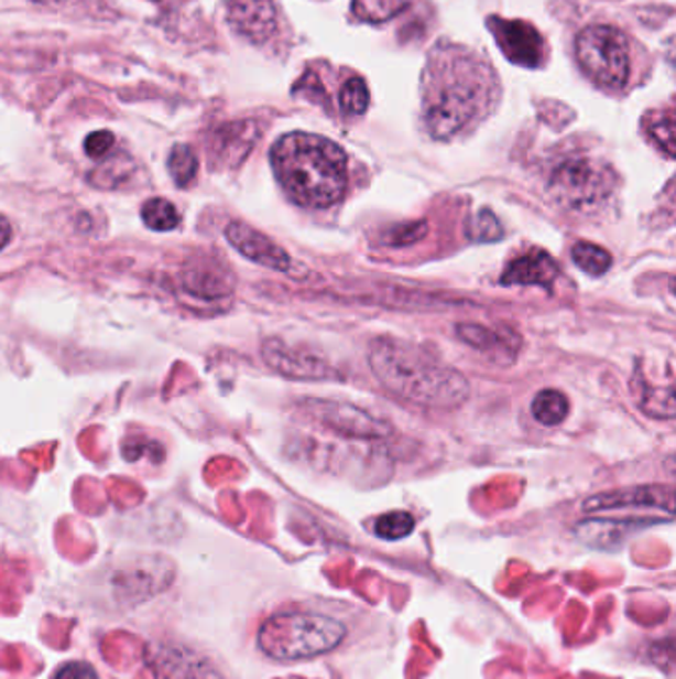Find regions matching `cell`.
<instances>
[{
	"label": "cell",
	"mask_w": 676,
	"mask_h": 679,
	"mask_svg": "<svg viewBox=\"0 0 676 679\" xmlns=\"http://www.w3.org/2000/svg\"><path fill=\"white\" fill-rule=\"evenodd\" d=\"M368 360L379 384L399 400L450 410L470 396V384L460 371L408 340L391 336L373 340Z\"/></svg>",
	"instance_id": "1"
},
{
	"label": "cell",
	"mask_w": 676,
	"mask_h": 679,
	"mask_svg": "<svg viewBox=\"0 0 676 679\" xmlns=\"http://www.w3.org/2000/svg\"><path fill=\"white\" fill-rule=\"evenodd\" d=\"M270 161L282 190L299 207L328 209L348 187V158L328 138L294 131L274 143Z\"/></svg>",
	"instance_id": "2"
},
{
	"label": "cell",
	"mask_w": 676,
	"mask_h": 679,
	"mask_svg": "<svg viewBox=\"0 0 676 679\" xmlns=\"http://www.w3.org/2000/svg\"><path fill=\"white\" fill-rule=\"evenodd\" d=\"M348 634L339 619L304 610H286L270 616L259 632V648L276 661H299L329 654Z\"/></svg>",
	"instance_id": "3"
},
{
	"label": "cell",
	"mask_w": 676,
	"mask_h": 679,
	"mask_svg": "<svg viewBox=\"0 0 676 679\" xmlns=\"http://www.w3.org/2000/svg\"><path fill=\"white\" fill-rule=\"evenodd\" d=\"M455 72L457 80L450 76L427 96L425 123L435 140H448L465 130L487 101V86L477 71L470 72V76L460 68H455Z\"/></svg>",
	"instance_id": "4"
},
{
	"label": "cell",
	"mask_w": 676,
	"mask_h": 679,
	"mask_svg": "<svg viewBox=\"0 0 676 679\" xmlns=\"http://www.w3.org/2000/svg\"><path fill=\"white\" fill-rule=\"evenodd\" d=\"M549 197L571 213H591L613 193V171L589 158L564 161L549 180Z\"/></svg>",
	"instance_id": "5"
},
{
	"label": "cell",
	"mask_w": 676,
	"mask_h": 679,
	"mask_svg": "<svg viewBox=\"0 0 676 679\" xmlns=\"http://www.w3.org/2000/svg\"><path fill=\"white\" fill-rule=\"evenodd\" d=\"M577 58L591 80L619 90L629 78L626 39L613 26H589L577 36Z\"/></svg>",
	"instance_id": "6"
},
{
	"label": "cell",
	"mask_w": 676,
	"mask_h": 679,
	"mask_svg": "<svg viewBox=\"0 0 676 679\" xmlns=\"http://www.w3.org/2000/svg\"><path fill=\"white\" fill-rule=\"evenodd\" d=\"M262 356L272 370L290 380H341V374L328 360L316 356L314 352L288 346L279 338H270L262 344Z\"/></svg>",
	"instance_id": "7"
},
{
	"label": "cell",
	"mask_w": 676,
	"mask_h": 679,
	"mask_svg": "<svg viewBox=\"0 0 676 679\" xmlns=\"http://www.w3.org/2000/svg\"><path fill=\"white\" fill-rule=\"evenodd\" d=\"M306 408H308L309 416H314L326 428L338 431L339 435H346V438L375 440V438H385L391 431L388 423H383L368 411L346 403V401L308 400Z\"/></svg>",
	"instance_id": "8"
},
{
	"label": "cell",
	"mask_w": 676,
	"mask_h": 679,
	"mask_svg": "<svg viewBox=\"0 0 676 679\" xmlns=\"http://www.w3.org/2000/svg\"><path fill=\"white\" fill-rule=\"evenodd\" d=\"M155 679H227L205 656L183 644H160L150 651Z\"/></svg>",
	"instance_id": "9"
},
{
	"label": "cell",
	"mask_w": 676,
	"mask_h": 679,
	"mask_svg": "<svg viewBox=\"0 0 676 679\" xmlns=\"http://www.w3.org/2000/svg\"><path fill=\"white\" fill-rule=\"evenodd\" d=\"M490 29L508 61L534 68L546 58V44L539 32L524 21L490 19Z\"/></svg>",
	"instance_id": "10"
},
{
	"label": "cell",
	"mask_w": 676,
	"mask_h": 679,
	"mask_svg": "<svg viewBox=\"0 0 676 679\" xmlns=\"http://www.w3.org/2000/svg\"><path fill=\"white\" fill-rule=\"evenodd\" d=\"M225 237L242 257L252 262L279 272H294V260L290 259L288 252L247 223L232 220L225 229Z\"/></svg>",
	"instance_id": "11"
},
{
	"label": "cell",
	"mask_w": 676,
	"mask_h": 679,
	"mask_svg": "<svg viewBox=\"0 0 676 679\" xmlns=\"http://www.w3.org/2000/svg\"><path fill=\"white\" fill-rule=\"evenodd\" d=\"M181 284L197 299L217 300L232 294L237 280L227 262L215 257H197L185 265Z\"/></svg>",
	"instance_id": "12"
},
{
	"label": "cell",
	"mask_w": 676,
	"mask_h": 679,
	"mask_svg": "<svg viewBox=\"0 0 676 679\" xmlns=\"http://www.w3.org/2000/svg\"><path fill=\"white\" fill-rule=\"evenodd\" d=\"M673 489L661 485H646V487H631V489L611 491L601 493L586 500V513L599 510H617L633 507V509H665L673 515Z\"/></svg>",
	"instance_id": "13"
},
{
	"label": "cell",
	"mask_w": 676,
	"mask_h": 679,
	"mask_svg": "<svg viewBox=\"0 0 676 679\" xmlns=\"http://www.w3.org/2000/svg\"><path fill=\"white\" fill-rule=\"evenodd\" d=\"M229 22L250 42L269 41L279 26V14L272 0H229Z\"/></svg>",
	"instance_id": "14"
},
{
	"label": "cell",
	"mask_w": 676,
	"mask_h": 679,
	"mask_svg": "<svg viewBox=\"0 0 676 679\" xmlns=\"http://www.w3.org/2000/svg\"><path fill=\"white\" fill-rule=\"evenodd\" d=\"M557 272H559L557 262L547 255L546 250L532 249L508 265L500 282L506 287L534 284V287L549 290L556 282Z\"/></svg>",
	"instance_id": "15"
},
{
	"label": "cell",
	"mask_w": 676,
	"mask_h": 679,
	"mask_svg": "<svg viewBox=\"0 0 676 679\" xmlns=\"http://www.w3.org/2000/svg\"><path fill=\"white\" fill-rule=\"evenodd\" d=\"M257 138H259V131L252 121L229 123L215 136L212 150L220 161L235 165L249 155Z\"/></svg>",
	"instance_id": "16"
},
{
	"label": "cell",
	"mask_w": 676,
	"mask_h": 679,
	"mask_svg": "<svg viewBox=\"0 0 676 679\" xmlns=\"http://www.w3.org/2000/svg\"><path fill=\"white\" fill-rule=\"evenodd\" d=\"M567 411H569V403H567V398L561 391H539L534 401H532V416L542 425H547V428H554V425L564 423L567 418Z\"/></svg>",
	"instance_id": "17"
},
{
	"label": "cell",
	"mask_w": 676,
	"mask_h": 679,
	"mask_svg": "<svg viewBox=\"0 0 676 679\" xmlns=\"http://www.w3.org/2000/svg\"><path fill=\"white\" fill-rule=\"evenodd\" d=\"M411 0H353L351 9L361 22L379 24L405 11Z\"/></svg>",
	"instance_id": "18"
},
{
	"label": "cell",
	"mask_w": 676,
	"mask_h": 679,
	"mask_svg": "<svg viewBox=\"0 0 676 679\" xmlns=\"http://www.w3.org/2000/svg\"><path fill=\"white\" fill-rule=\"evenodd\" d=\"M167 170H170L171 177H173L177 187H189L190 183L197 177L199 160L189 146L179 143L171 150Z\"/></svg>",
	"instance_id": "19"
},
{
	"label": "cell",
	"mask_w": 676,
	"mask_h": 679,
	"mask_svg": "<svg viewBox=\"0 0 676 679\" xmlns=\"http://www.w3.org/2000/svg\"><path fill=\"white\" fill-rule=\"evenodd\" d=\"M571 259L576 262L579 269L591 274V277H601L607 270L611 269V255L606 249L597 247L593 242H577L571 249Z\"/></svg>",
	"instance_id": "20"
},
{
	"label": "cell",
	"mask_w": 676,
	"mask_h": 679,
	"mask_svg": "<svg viewBox=\"0 0 676 679\" xmlns=\"http://www.w3.org/2000/svg\"><path fill=\"white\" fill-rule=\"evenodd\" d=\"M375 535L383 540H401L415 530V517L407 510H391L375 520Z\"/></svg>",
	"instance_id": "21"
},
{
	"label": "cell",
	"mask_w": 676,
	"mask_h": 679,
	"mask_svg": "<svg viewBox=\"0 0 676 679\" xmlns=\"http://www.w3.org/2000/svg\"><path fill=\"white\" fill-rule=\"evenodd\" d=\"M141 219L153 230H173L179 225V213L167 200H150L141 209Z\"/></svg>",
	"instance_id": "22"
},
{
	"label": "cell",
	"mask_w": 676,
	"mask_h": 679,
	"mask_svg": "<svg viewBox=\"0 0 676 679\" xmlns=\"http://www.w3.org/2000/svg\"><path fill=\"white\" fill-rule=\"evenodd\" d=\"M339 104H341V110L349 116L363 114L369 106L368 84L361 78H349L339 94Z\"/></svg>",
	"instance_id": "23"
},
{
	"label": "cell",
	"mask_w": 676,
	"mask_h": 679,
	"mask_svg": "<svg viewBox=\"0 0 676 679\" xmlns=\"http://www.w3.org/2000/svg\"><path fill=\"white\" fill-rule=\"evenodd\" d=\"M648 136L658 143L668 158L675 155V116L668 110L648 123Z\"/></svg>",
	"instance_id": "24"
},
{
	"label": "cell",
	"mask_w": 676,
	"mask_h": 679,
	"mask_svg": "<svg viewBox=\"0 0 676 679\" xmlns=\"http://www.w3.org/2000/svg\"><path fill=\"white\" fill-rule=\"evenodd\" d=\"M504 235L502 225L498 223L492 211H482L478 213L477 219L470 220L468 225V237L477 242H492Z\"/></svg>",
	"instance_id": "25"
},
{
	"label": "cell",
	"mask_w": 676,
	"mask_h": 679,
	"mask_svg": "<svg viewBox=\"0 0 676 679\" xmlns=\"http://www.w3.org/2000/svg\"><path fill=\"white\" fill-rule=\"evenodd\" d=\"M113 146H116V138H113V133L108 130L94 131V133H90V136L86 138V143H84L86 153H88L90 158H94V160L106 158V155L113 150Z\"/></svg>",
	"instance_id": "26"
},
{
	"label": "cell",
	"mask_w": 676,
	"mask_h": 679,
	"mask_svg": "<svg viewBox=\"0 0 676 679\" xmlns=\"http://www.w3.org/2000/svg\"><path fill=\"white\" fill-rule=\"evenodd\" d=\"M54 679H100L98 671L91 668L90 664H81V661H72L62 666Z\"/></svg>",
	"instance_id": "27"
},
{
	"label": "cell",
	"mask_w": 676,
	"mask_h": 679,
	"mask_svg": "<svg viewBox=\"0 0 676 679\" xmlns=\"http://www.w3.org/2000/svg\"><path fill=\"white\" fill-rule=\"evenodd\" d=\"M12 239V227L9 220L0 217V250L4 249Z\"/></svg>",
	"instance_id": "28"
},
{
	"label": "cell",
	"mask_w": 676,
	"mask_h": 679,
	"mask_svg": "<svg viewBox=\"0 0 676 679\" xmlns=\"http://www.w3.org/2000/svg\"><path fill=\"white\" fill-rule=\"evenodd\" d=\"M36 4H46V7H61L66 0H32Z\"/></svg>",
	"instance_id": "29"
}]
</instances>
